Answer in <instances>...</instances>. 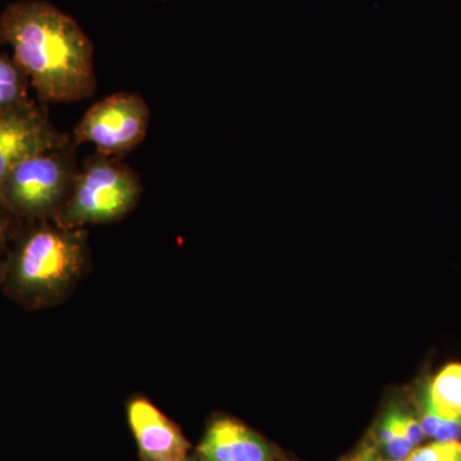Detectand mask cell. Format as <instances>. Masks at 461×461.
I'll list each match as a JSON object with an SVG mask.
<instances>
[{"label":"cell","mask_w":461,"mask_h":461,"mask_svg":"<svg viewBox=\"0 0 461 461\" xmlns=\"http://www.w3.org/2000/svg\"><path fill=\"white\" fill-rule=\"evenodd\" d=\"M0 42L44 103H76L96 91L93 41L83 27L44 0L12 3L0 14Z\"/></svg>","instance_id":"1"},{"label":"cell","mask_w":461,"mask_h":461,"mask_svg":"<svg viewBox=\"0 0 461 461\" xmlns=\"http://www.w3.org/2000/svg\"><path fill=\"white\" fill-rule=\"evenodd\" d=\"M89 260L86 229L33 222L9 251L2 287L23 308H50L77 286Z\"/></svg>","instance_id":"2"},{"label":"cell","mask_w":461,"mask_h":461,"mask_svg":"<svg viewBox=\"0 0 461 461\" xmlns=\"http://www.w3.org/2000/svg\"><path fill=\"white\" fill-rule=\"evenodd\" d=\"M142 190L138 172L122 159L93 154L76 173L68 198L53 222L67 229L118 222L136 208Z\"/></svg>","instance_id":"3"},{"label":"cell","mask_w":461,"mask_h":461,"mask_svg":"<svg viewBox=\"0 0 461 461\" xmlns=\"http://www.w3.org/2000/svg\"><path fill=\"white\" fill-rule=\"evenodd\" d=\"M74 141L47 149L18 162L3 182L0 203L26 222L54 221L63 208L76 173Z\"/></svg>","instance_id":"4"},{"label":"cell","mask_w":461,"mask_h":461,"mask_svg":"<svg viewBox=\"0 0 461 461\" xmlns=\"http://www.w3.org/2000/svg\"><path fill=\"white\" fill-rule=\"evenodd\" d=\"M150 108L136 93L111 94L91 105L76 124L72 141L76 147L94 145L96 153L122 159L148 135Z\"/></svg>","instance_id":"5"},{"label":"cell","mask_w":461,"mask_h":461,"mask_svg":"<svg viewBox=\"0 0 461 461\" xmlns=\"http://www.w3.org/2000/svg\"><path fill=\"white\" fill-rule=\"evenodd\" d=\"M71 141L58 131L35 103L0 111V193L8 173L21 160L38 151ZM2 205V203H0Z\"/></svg>","instance_id":"6"},{"label":"cell","mask_w":461,"mask_h":461,"mask_svg":"<svg viewBox=\"0 0 461 461\" xmlns=\"http://www.w3.org/2000/svg\"><path fill=\"white\" fill-rule=\"evenodd\" d=\"M127 420L142 461H187L190 444L181 429L145 397L127 405Z\"/></svg>","instance_id":"7"},{"label":"cell","mask_w":461,"mask_h":461,"mask_svg":"<svg viewBox=\"0 0 461 461\" xmlns=\"http://www.w3.org/2000/svg\"><path fill=\"white\" fill-rule=\"evenodd\" d=\"M198 450L202 461H273L262 437L230 418L209 426Z\"/></svg>","instance_id":"8"},{"label":"cell","mask_w":461,"mask_h":461,"mask_svg":"<svg viewBox=\"0 0 461 461\" xmlns=\"http://www.w3.org/2000/svg\"><path fill=\"white\" fill-rule=\"evenodd\" d=\"M426 408L445 420L461 418V364H450L436 375Z\"/></svg>","instance_id":"9"},{"label":"cell","mask_w":461,"mask_h":461,"mask_svg":"<svg viewBox=\"0 0 461 461\" xmlns=\"http://www.w3.org/2000/svg\"><path fill=\"white\" fill-rule=\"evenodd\" d=\"M29 78L14 59L0 53V111L32 104Z\"/></svg>","instance_id":"10"},{"label":"cell","mask_w":461,"mask_h":461,"mask_svg":"<svg viewBox=\"0 0 461 461\" xmlns=\"http://www.w3.org/2000/svg\"><path fill=\"white\" fill-rule=\"evenodd\" d=\"M406 461H461V442L437 441L412 451Z\"/></svg>","instance_id":"11"},{"label":"cell","mask_w":461,"mask_h":461,"mask_svg":"<svg viewBox=\"0 0 461 461\" xmlns=\"http://www.w3.org/2000/svg\"><path fill=\"white\" fill-rule=\"evenodd\" d=\"M17 217H14L11 212H8L5 206L0 205V260L7 259L9 245L14 235H18L16 230Z\"/></svg>","instance_id":"12"},{"label":"cell","mask_w":461,"mask_h":461,"mask_svg":"<svg viewBox=\"0 0 461 461\" xmlns=\"http://www.w3.org/2000/svg\"><path fill=\"white\" fill-rule=\"evenodd\" d=\"M397 420H399L403 435L411 442L412 446L420 444L424 436L420 421L414 420L411 415L405 414L400 409H397Z\"/></svg>","instance_id":"13"},{"label":"cell","mask_w":461,"mask_h":461,"mask_svg":"<svg viewBox=\"0 0 461 461\" xmlns=\"http://www.w3.org/2000/svg\"><path fill=\"white\" fill-rule=\"evenodd\" d=\"M460 437L461 418H455V420H445V418H442L441 424H439L435 435L437 441H457Z\"/></svg>","instance_id":"14"},{"label":"cell","mask_w":461,"mask_h":461,"mask_svg":"<svg viewBox=\"0 0 461 461\" xmlns=\"http://www.w3.org/2000/svg\"><path fill=\"white\" fill-rule=\"evenodd\" d=\"M346 461H406V460H393L390 457L384 456L379 454L377 447L373 445H366L360 447L357 453L351 455Z\"/></svg>","instance_id":"15"},{"label":"cell","mask_w":461,"mask_h":461,"mask_svg":"<svg viewBox=\"0 0 461 461\" xmlns=\"http://www.w3.org/2000/svg\"><path fill=\"white\" fill-rule=\"evenodd\" d=\"M5 262H7V259L0 260V287H2L3 280H5Z\"/></svg>","instance_id":"16"},{"label":"cell","mask_w":461,"mask_h":461,"mask_svg":"<svg viewBox=\"0 0 461 461\" xmlns=\"http://www.w3.org/2000/svg\"><path fill=\"white\" fill-rule=\"evenodd\" d=\"M187 461H202L200 459H193V457H189V459H187Z\"/></svg>","instance_id":"17"}]
</instances>
